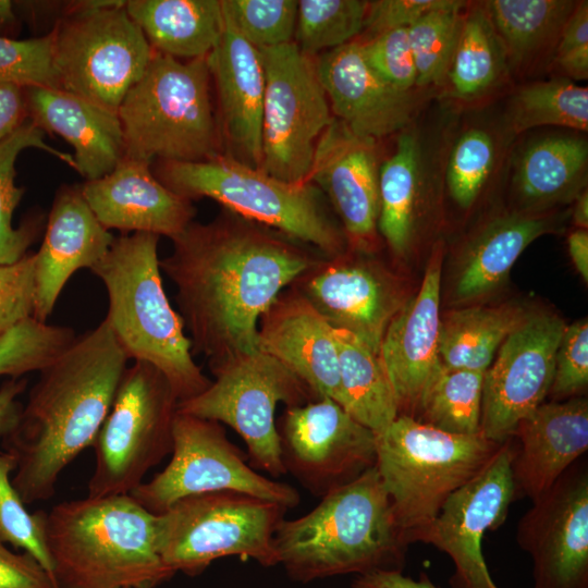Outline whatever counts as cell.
<instances>
[{"label": "cell", "instance_id": "6da1fadb", "mask_svg": "<svg viewBox=\"0 0 588 588\" xmlns=\"http://www.w3.org/2000/svg\"><path fill=\"white\" fill-rule=\"evenodd\" d=\"M172 241L160 269L176 287L193 355H205L209 366L257 351L261 316L320 260L296 241L234 213L192 222Z\"/></svg>", "mask_w": 588, "mask_h": 588}, {"label": "cell", "instance_id": "7a4b0ae2", "mask_svg": "<svg viewBox=\"0 0 588 588\" xmlns=\"http://www.w3.org/2000/svg\"><path fill=\"white\" fill-rule=\"evenodd\" d=\"M127 362L103 319L39 371L17 422L2 438L16 460L12 485L26 505L52 498L61 473L93 445Z\"/></svg>", "mask_w": 588, "mask_h": 588}, {"label": "cell", "instance_id": "3957f363", "mask_svg": "<svg viewBox=\"0 0 588 588\" xmlns=\"http://www.w3.org/2000/svg\"><path fill=\"white\" fill-rule=\"evenodd\" d=\"M278 565L296 581L402 571L408 543L376 465L329 492L307 514L283 519L273 537Z\"/></svg>", "mask_w": 588, "mask_h": 588}, {"label": "cell", "instance_id": "277c9868", "mask_svg": "<svg viewBox=\"0 0 588 588\" xmlns=\"http://www.w3.org/2000/svg\"><path fill=\"white\" fill-rule=\"evenodd\" d=\"M156 515L130 494L64 501L45 514L59 588H154L175 573L156 550Z\"/></svg>", "mask_w": 588, "mask_h": 588}, {"label": "cell", "instance_id": "5b68a950", "mask_svg": "<svg viewBox=\"0 0 588 588\" xmlns=\"http://www.w3.org/2000/svg\"><path fill=\"white\" fill-rule=\"evenodd\" d=\"M158 242L159 236L150 233L114 237L90 271L106 289L105 319L128 360L158 369L182 402L201 393L211 380L195 363L183 319L167 297Z\"/></svg>", "mask_w": 588, "mask_h": 588}, {"label": "cell", "instance_id": "8992f818", "mask_svg": "<svg viewBox=\"0 0 588 588\" xmlns=\"http://www.w3.org/2000/svg\"><path fill=\"white\" fill-rule=\"evenodd\" d=\"M500 446L480 433L455 434L405 415L376 436V467L408 544L422 540L448 498Z\"/></svg>", "mask_w": 588, "mask_h": 588}, {"label": "cell", "instance_id": "52a82bcc", "mask_svg": "<svg viewBox=\"0 0 588 588\" xmlns=\"http://www.w3.org/2000/svg\"><path fill=\"white\" fill-rule=\"evenodd\" d=\"M156 177L186 198H211L230 212L310 244L327 258L344 253L345 236L313 183H290L218 154L195 162L160 161Z\"/></svg>", "mask_w": 588, "mask_h": 588}, {"label": "cell", "instance_id": "ba28073f", "mask_svg": "<svg viewBox=\"0 0 588 588\" xmlns=\"http://www.w3.org/2000/svg\"><path fill=\"white\" fill-rule=\"evenodd\" d=\"M209 83L206 58L182 62L155 51L118 109L124 157L195 162L220 154Z\"/></svg>", "mask_w": 588, "mask_h": 588}, {"label": "cell", "instance_id": "9c48e42d", "mask_svg": "<svg viewBox=\"0 0 588 588\" xmlns=\"http://www.w3.org/2000/svg\"><path fill=\"white\" fill-rule=\"evenodd\" d=\"M287 509L236 491L194 494L156 515V550L166 566L200 575L215 560L253 559L278 565L273 537Z\"/></svg>", "mask_w": 588, "mask_h": 588}, {"label": "cell", "instance_id": "30bf717a", "mask_svg": "<svg viewBox=\"0 0 588 588\" xmlns=\"http://www.w3.org/2000/svg\"><path fill=\"white\" fill-rule=\"evenodd\" d=\"M51 34L58 88L113 111L155 53L120 0L73 2Z\"/></svg>", "mask_w": 588, "mask_h": 588}, {"label": "cell", "instance_id": "8fae6325", "mask_svg": "<svg viewBox=\"0 0 588 588\" xmlns=\"http://www.w3.org/2000/svg\"><path fill=\"white\" fill-rule=\"evenodd\" d=\"M215 380L201 393L177 403V412L230 426L243 439L250 466L275 479L286 474L275 408L319 399L272 356L257 350L209 366Z\"/></svg>", "mask_w": 588, "mask_h": 588}, {"label": "cell", "instance_id": "7c38bea8", "mask_svg": "<svg viewBox=\"0 0 588 588\" xmlns=\"http://www.w3.org/2000/svg\"><path fill=\"white\" fill-rule=\"evenodd\" d=\"M179 400L154 366L134 362L121 377L93 448L88 497L128 494L147 471L172 452Z\"/></svg>", "mask_w": 588, "mask_h": 588}, {"label": "cell", "instance_id": "4fadbf2b", "mask_svg": "<svg viewBox=\"0 0 588 588\" xmlns=\"http://www.w3.org/2000/svg\"><path fill=\"white\" fill-rule=\"evenodd\" d=\"M172 457L163 470L128 494L157 515L176 501L206 492L236 491L295 507L301 497L289 483L260 475L230 441L218 421L177 412L172 427Z\"/></svg>", "mask_w": 588, "mask_h": 588}, {"label": "cell", "instance_id": "5bb4252c", "mask_svg": "<svg viewBox=\"0 0 588 588\" xmlns=\"http://www.w3.org/2000/svg\"><path fill=\"white\" fill-rule=\"evenodd\" d=\"M258 49L265 70L260 169L306 183L317 142L335 119L316 62L294 41Z\"/></svg>", "mask_w": 588, "mask_h": 588}, {"label": "cell", "instance_id": "9a60e30c", "mask_svg": "<svg viewBox=\"0 0 588 588\" xmlns=\"http://www.w3.org/2000/svg\"><path fill=\"white\" fill-rule=\"evenodd\" d=\"M277 430L286 474L320 499L376 465V434L330 397L286 407Z\"/></svg>", "mask_w": 588, "mask_h": 588}, {"label": "cell", "instance_id": "2e32d148", "mask_svg": "<svg viewBox=\"0 0 588 588\" xmlns=\"http://www.w3.org/2000/svg\"><path fill=\"white\" fill-rule=\"evenodd\" d=\"M566 328L549 313L526 314L485 371L480 434L502 444L549 395L555 354Z\"/></svg>", "mask_w": 588, "mask_h": 588}, {"label": "cell", "instance_id": "e0dca14e", "mask_svg": "<svg viewBox=\"0 0 588 588\" xmlns=\"http://www.w3.org/2000/svg\"><path fill=\"white\" fill-rule=\"evenodd\" d=\"M514 448L503 442L489 464L453 492L422 537L454 562L452 588H498L481 552L487 530H495L506 518L515 499L512 475Z\"/></svg>", "mask_w": 588, "mask_h": 588}, {"label": "cell", "instance_id": "ac0fdd59", "mask_svg": "<svg viewBox=\"0 0 588 588\" xmlns=\"http://www.w3.org/2000/svg\"><path fill=\"white\" fill-rule=\"evenodd\" d=\"M517 542L532 560V588H588V470L573 464L520 518Z\"/></svg>", "mask_w": 588, "mask_h": 588}, {"label": "cell", "instance_id": "d6986e66", "mask_svg": "<svg viewBox=\"0 0 588 588\" xmlns=\"http://www.w3.org/2000/svg\"><path fill=\"white\" fill-rule=\"evenodd\" d=\"M293 284L332 328L355 334L377 353L390 321L404 304L384 270L344 253L320 259Z\"/></svg>", "mask_w": 588, "mask_h": 588}, {"label": "cell", "instance_id": "ffe728a7", "mask_svg": "<svg viewBox=\"0 0 588 588\" xmlns=\"http://www.w3.org/2000/svg\"><path fill=\"white\" fill-rule=\"evenodd\" d=\"M444 249L433 245L417 294L390 321L380 356L399 415L414 418L425 389L442 365L439 356L440 295Z\"/></svg>", "mask_w": 588, "mask_h": 588}, {"label": "cell", "instance_id": "44dd1931", "mask_svg": "<svg viewBox=\"0 0 588 588\" xmlns=\"http://www.w3.org/2000/svg\"><path fill=\"white\" fill-rule=\"evenodd\" d=\"M307 182L327 194L354 246L373 242L379 216L375 139L355 135L334 119L317 142Z\"/></svg>", "mask_w": 588, "mask_h": 588}, {"label": "cell", "instance_id": "7402d4cb", "mask_svg": "<svg viewBox=\"0 0 588 588\" xmlns=\"http://www.w3.org/2000/svg\"><path fill=\"white\" fill-rule=\"evenodd\" d=\"M316 69L331 111L355 135L377 140L409 124L416 100L372 70L360 41L326 51Z\"/></svg>", "mask_w": 588, "mask_h": 588}, {"label": "cell", "instance_id": "603a6c76", "mask_svg": "<svg viewBox=\"0 0 588 588\" xmlns=\"http://www.w3.org/2000/svg\"><path fill=\"white\" fill-rule=\"evenodd\" d=\"M114 236L96 218L81 186L64 185L54 196L41 246L35 253L33 317L48 322L70 278L89 270L109 252Z\"/></svg>", "mask_w": 588, "mask_h": 588}, {"label": "cell", "instance_id": "cb8c5ba5", "mask_svg": "<svg viewBox=\"0 0 588 588\" xmlns=\"http://www.w3.org/2000/svg\"><path fill=\"white\" fill-rule=\"evenodd\" d=\"M151 163L123 158L107 175L81 185L84 198L108 230L179 236L195 217L186 199L163 185Z\"/></svg>", "mask_w": 588, "mask_h": 588}, {"label": "cell", "instance_id": "d4e9b609", "mask_svg": "<svg viewBox=\"0 0 588 588\" xmlns=\"http://www.w3.org/2000/svg\"><path fill=\"white\" fill-rule=\"evenodd\" d=\"M223 16L222 36L206 57V62L217 87L220 131L228 148L225 155L260 169L265 97L262 59L259 49L237 32L224 12Z\"/></svg>", "mask_w": 588, "mask_h": 588}, {"label": "cell", "instance_id": "484cf974", "mask_svg": "<svg viewBox=\"0 0 588 588\" xmlns=\"http://www.w3.org/2000/svg\"><path fill=\"white\" fill-rule=\"evenodd\" d=\"M257 348L284 365L318 397L340 404V371L333 328L294 287L261 316Z\"/></svg>", "mask_w": 588, "mask_h": 588}, {"label": "cell", "instance_id": "4316f807", "mask_svg": "<svg viewBox=\"0 0 588 588\" xmlns=\"http://www.w3.org/2000/svg\"><path fill=\"white\" fill-rule=\"evenodd\" d=\"M512 475L516 497L536 501L588 449V402L572 397L542 403L516 427ZM512 436V437H513Z\"/></svg>", "mask_w": 588, "mask_h": 588}, {"label": "cell", "instance_id": "83f0119b", "mask_svg": "<svg viewBox=\"0 0 588 588\" xmlns=\"http://www.w3.org/2000/svg\"><path fill=\"white\" fill-rule=\"evenodd\" d=\"M29 119L74 149L76 171L93 181L110 173L124 158L118 111L59 88L26 87Z\"/></svg>", "mask_w": 588, "mask_h": 588}, {"label": "cell", "instance_id": "f1b7e54d", "mask_svg": "<svg viewBox=\"0 0 588 588\" xmlns=\"http://www.w3.org/2000/svg\"><path fill=\"white\" fill-rule=\"evenodd\" d=\"M552 229L549 217L528 212L506 213L487 222L464 249L455 282L456 297L475 299L494 291L524 249Z\"/></svg>", "mask_w": 588, "mask_h": 588}, {"label": "cell", "instance_id": "f546056e", "mask_svg": "<svg viewBox=\"0 0 588 588\" xmlns=\"http://www.w3.org/2000/svg\"><path fill=\"white\" fill-rule=\"evenodd\" d=\"M125 9L154 51L175 59L206 58L224 28L219 0H126Z\"/></svg>", "mask_w": 588, "mask_h": 588}, {"label": "cell", "instance_id": "4dcf8cb0", "mask_svg": "<svg viewBox=\"0 0 588 588\" xmlns=\"http://www.w3.org/2000/svg\"><path fill=\"white\" fill-rule=\"evenodd\" d=\"M587 164L588 145L583 137L547 136L529 144L514 175L523 212L535 213L575 200L586 189Z\"/></svg>", "mask_w": 588, "mask_h": 588}, {"label": "cell", "instance_id": "1f68e13d", "mask_svg": "<svg viewBox=\"0 0 588 588\" xmlns=\"http://www.w3.org/2000/svg\"><path fill=\"white\" fill-rule=\"evenodd\" d=\"M340 371V405L376 436L399 416L392 385L380 353L355 334L334 329Z\"/></svg>", "mask_w": 588, "mask_h": 588}, {"label": "cell", "instance_id": "d6a6232c", "mask_svg": "<svg viewBox=\"0 0 588 588\" xmlns=\"http://www.w3.org/2000/svg\"><path fill=\"white\" fill-rule=\"evenodd\" d=\"M481 4L502 44L509 68L520 69L559 40L576 2L490 0Z\"/></svg>", "mask_w": 588, "mask_h": 588}, {"label": "cell", "instance_id": "836d02e7", "mask_svg": "<svg viewBox=\"0 0 588 588\" xmlns=\"http://www.w3.org/2000/svg\"><path fill=\"white\" fill-rule=\"evenodd\" d=\"M525 315L524 310L505 305L449 313L440 324L441 363L449 368L485 372L503 341Z\"/></svg>", "mask_w": 588, "mask_h": 588}, {"label": "cell", "instance_id": "e575fe53", "mask_svg": "<svg viewBox=\"0 0 588 588\" xmlns=\"http://www.w3.org/2000/svg\"><path fill=\"white\" fill-rule=\"evenodd\" d=\"M507 69L502 44L480 3L464 14L444 77L449 95L461 101L479 99L497 88Z\"/></svg>", "mask_w": 588, "mask_h": 588}, {"label": "cell", "instance_id": "d590c367", "mask_svg": "<svg viewBox=\"0 0 588 588\" xmlns=\"http://www.w3.org/2000/svg\"><path fill=\"white\" fill-rule=\"evenodd\" d=\"M420 150L417 137L401 133L394 152L379 168V216L377 226L397 256L412 244L420 180Z\"/></svg>", "mask_w": 588, "mask_h": 588}, {"label": "cell", "instance_id": "8d00e7d4", "mask_svg": "<svg viewBox=\"0 0 588 588\" xmlns=\"http://www.w3.org/2000/svg\"><path fill=\"white\" fill-rule=\"evenodd\" d=\"M26 148L41 149L76 171L73 155L49 146L45 142V132L29 118L0 143V266L16 264L28 255L27 249L41 223L40 220L29 221L13 226L14 211L24 195V189L15 184V162Z\"/></svg>", "mask_w": 588, "mask_h": 588}, {"label": "cell", "instance_id": "74e56055", "mask_svg": "<svg viewBox=\"0 0 588 588\" xmlns=\"http://www.w3.org/2000/svg\"><path fill=\"white\" fill-rule=\"evenodd\" d=\"M483 375L442 364L421 396L419 421L455 434L480 433Z\"/></svg>", "mask_w": 588, "mask_h": 588}, {"label": "cell", "instance_id": "f35d334b", "mask_svg": "<svg viewBox=\"0 0 588 588\" xmlns=\"http://www.w3.org/2000/svg\"><path fill=\"white\" fill-rule=\"evenodd\" d=\"M554 125L580 132L588 130V89L567 78L537 82L522 87L509 111L513 134Z\"/></svg>", "mask_w": 588, "mask_h": 588}, {"label": "cell", "instance_id": "ab89813d", "mask_svg": "<svg viewBox=\"0 0 588 588\" xmlns=\"http://www.w3.org/2000/svg\"><path fill=\"white\" fill-rule=\"evenodd\" d=\"M464 5L463 1L446 0L408 27L417 86L444 79L461 32Z\"/></svg>", "mask_w": 588, "mask_h": 588}, {"label": "cell", "instance_id": "60d3db41", "mask_svg": "<svg viewBox=\"0 0 588 588\" xmlns=\"http://www.w3.org/2000/svg\"><path fill=\"white\" fill-rule=\"evenodd\" d=\"M367 7L360 0H301L293 41L309 57L351 42L364 29Z\"/></svg>", "mask_w": 588, "mask_h": 588}, {"label": "cell", "instance_id": "b9f144b4", "mask_svg": "<svg viewBox=\"0 0 588 588\" xmlns=\"http://www.w3.org/2000/svg\"><path fill=\"white\" fill-rule=\"evenodd\" d=\"M76 338L70 327L29 317L0 336V376L17 379L25 373L40 371Z\"/></svg>", "mask_w": 588, "mask_h": 588}, {"label": "cell", "instance_id": "7bdbcfd3", "mask_svg": "<svg viewBox=\"0 0 588 588\" xmlns=\"http://www.w3.org/2000/svg\"><path fill=\"white\" fill-rule=\"evenodd\" d=\"M16 460L0 452V542L9 543L34 556L51 576V564L44 538L46 512L29 513L12 485ZM54 581V580H53Z\"/></svg>", "mask_w": 588, "mask_h": 588}, {"label": "cell", "instance_id": "ee69618b", "mask_svg": "<svg viewBox=\"0 0 588 588\" xmlns=\"http://www.w3.org/2000/svg\"><path fill=\"white\" fill-rule=\"evenodd\" d=\"M491 135L479 127L466 130L456 139L446 164V184L453 200L469 208L487 183L495 161Z\"/></svg>", "mask_w": 588, "mask_h": 588}, {"label": "cell", "instance_id": "f6af8a7d", "mask_svg": "<svg viewBox=\"0 0 588 588\" xmlns=\"http://www.w3.org/2000/svg\"><path fill=\"white\" fill-rule=\"evenodd\" d=\"M297 2L295 0H222V9L237 32L256 48L293 41Z\"/></svg>", "mask_w": 588, "mask_h": 588}, {"label": "cell", "instance_id": "bcb514c9", "mask_svg": "<svg viewBox=\"0 0 588 588\" xmlns=\"http://www.w3.org/2000/svg\"><path fill=\"white\" fill-rule=\"evenodd\" d=\"M52 50L51 32L23 40L0 35V83L58 88Z\"/></svg>", "mask_w": 588, "mask_h": 588}, {"label": "cell", "instance_id": "7dc6e473", "mask_svg": "<svg viewBox=\"0 0 588 588\" xmlns=\"http://www.w3.org/2000/svg\"><path fill=\"white\" fill-rule=\"evenodd\" d=\"M360 45L368 64L388 83L403 91H409L416 85L407 27L378 34Z\"/></svg>", "mask_w": 588, "mask_h": 588}, {"label": "cell", "instance_id": "c3c4849f", "mask_svg": "<svg viewBox=\"0 0 588 588\" xmlns=\"http://www.w3.org/2000/svg\"><path fill=\"white\" fill-rule=\"evenodd\" d=\"M588 383V321L566 326L561 338L549 394L564 399L583 392Z\"/></svg>", "mask_w": 588, "mask_h": 588}, {"label": "cell", "instance_id": "681fc988", "mask_svg": "<svg viewBox=\"0 0 588 588\" xmlns=\"http://www.w3.org/2000/svg\"><path fill=\"white\" fill-rule=\"evenodd\" d=\"M35 255L0 266V336L34 313Z\"/></svg>", "mask_w": 588, "mask_h": 588}, {"label": "cell", "instance_id": "f907efd6", "mask_svg": "<svg viewBox=\"0 0 588 588\" xmlns=\"http://www.w3.org/2000/svg\"><path fill=\"white\" fill-rule=\"evenodd\" d=\"M555 65L572 79L588 77V2H576L564 24L554 56Z\"/></svg>", "mask_w": 588, "mask_h": 588}, {"label": "cell", "instance_id": "816d5d0a", "mask_svg": "<svg viewBox=\"0 0 588 588\" xmlns=\"http://www.w3.org/2000/svg\"><path fill=\"white\" fill-rule=\"evenodd\" d=\"M446 0H379L368 2L364 29L370 37L378 34L412 26L429 11Z\"/></svg>", "mask_w": 588, "mask_h": 588}, {"label": "cell", "instance_id": "f5cc1de1", "mask_svg": "<svg viewBox=\"0 0 588 588\" xmlns=\"http://www.w3.org/2000/svg\"><path fill=\"white\" fill-rule=\"evenodd\" d=\"M0 588H59L27 552L14 553L0 542Z\"/></svg>", "mask_w": 588, "mask_h": 588}, {"label": "cell", "instance_id": "db71d44e", "mask_svg": "<svg viewBox=\"0 0 588 588\" xmlns=\"http://www.w3.org/2000/svg\"><path fill=\"white\" fill-rule=\"evenodd\" d=\"M27 115L26 87L0 83V143L14 133Z\"/></svg>", "mask_w": 588, "mask_h": 588}, {"label": "cell", "instance_id": "11a10c76", "mask_svg": "<svg viewBox=\"0 0 588 588\" xmlns=\"http://www.w3.org/2000/svg\"><path fill=\"white\" fill-rule=\"evenodd\" d=\"M353 588H439L426 574L419 579L404 576L402 571H373L357 577L352 583Z\"/></svg>", "mask_w": 588, "mask_h": 588}, {"label": "cell", "instance_id": "9f6ffc18", "mask_svg": "<svg viewBox=\"0 0 588 588\" xmlns=\"http://www.w3.org/2000/svg\"><path fill=\"white\" fill-rule=\"evenodd\" d=\"M26 385V379L11 378L0 387V437L2 438L17 422L23 406L17 399L25 391Z\"/></svg>", "mask_w": 588, "mask_h": 588}, {"label": "cell", "instance_id": "6f0895ef", "mask_svg": "<svg viewBox=\"0 0 588 588\" xmlns=\"http://www.w3.org/2000/svg\"><path fill=\"white\" fill-rule=\"evenodd\" d=\"M568 253L572 261L585 280L588 282V232L584 229L573 231L567 237Z\"/></svg>", "mask_w": 588, "mask_h": 588}, {"label": "cell", "instance_id": "680465c9", "mask_svg": "<svg viewBox=\"0 0 588 588\" xmlns=\"http://www.w3.org/2000/svg\"><path fill=\"white\" fill-rule=\"evenodd\" d=\"M573 222L577 229L587 230L588 226V193L584 189L575 198V207L573 210Z\"/></svg>", "mask_w": 588, "mask_h": 588}, {"label": "cell", "instance_id": "91938a15", "mask_svg": "<svg viewBox=\"0 0 588 588\" xmlns=\"http://www.w3.org/2000/svg\"><path fill=\"white\" fill-rule=\"evenodd\" d=\"M14 21L10 1L0 0V27Z\"/></svg>", "mask_w": 588, "mask_h": 588}]
</instances>
